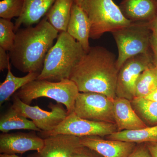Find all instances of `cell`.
<instances>
[{
  "label": "cell",
  "instance_id": "cell-1",
  "mask_svg": "<svg viewBox=\"0 0 157 157\" xmlns=\"http://www.w3.org/2000/svg\"><path fill=\"white\" fill-rule=\"evenodd\" d=\"M118 71L115 55L102 46H94L73 68L69 79L79 92L99 93L113 100Z\"/></svg>",
  "mask_w": 157,
  "mask_h": 157
},
{
  "label": "cell",
  "instance_id": "cell-2",
  "mask_svg": "<svg viewBox=\"0 0 157 157\" xmlns=\"http://www.w3.org/2000/svg\"><path fill=\"white\" fill-rule=\"evenodd\" d=\"M58 33L46 17L35 27L18 29L15 32L14 46L9 52L11 63L24 73H41L46 54Z\"/></svg>",
  "mask_w": 157,
  "mask_h": 157
},
{
  "label": "cell",
  "instance_id": "cell-3",
  "mask_svg": "<svg viewBox=\"0 0 157 157\" xmlns=\"http://www.w3.org/2000/svg\"><path fill=\"white\" fill-rule=\"evenodd\" d=\"M86 53L80 43L67 32L60 33L46 54L37 79L58 82L69 79L73 68Z\"/></svg>",
  "mask_w": 157,
  "mask_h": 157
},
{
  "label": "cell",
  "instance_id": "cell-4",
  "mask_svg": "<svg viewBox=\"0 0 157 157\" xmlns=\"http://www.w3.org/2000/svg\"><path fill=\"white\" fill-rule=\"evenodd\" d=\"M79 93L76 85L69 79L58 82L36 79L22 86L14 94L29 105L34 100L42 97L53 99L64 105L69 114L73 112Z\"/></svg>",
  "mask_w": 157,
  "mask_h": 157
},
{
  "label": "cell",
  "instance_id": "cell-5",
  "mask_svg": "<svg viewBox=\"0 0 157 157\" xmlns=\"http://www.w3.org/2000/svg\"><path fill=\"white\" fill-rule=\"evenodd\" d=\"M81 7L90 21V39H99L105 33H112L132 23L113 0H83Z\"/></svg>",
  "mask_w": 157,
  "mask_h": 157
},
{
  "label": "cell",
  "instance_id": "cell-6",
  "mask_svg": "<svg viewBox=\"0 0 157 157\" xmlns=\"http://www.w3.org/2000/svg\"><path fill=\"white\" fill-rule=\"evenodd\" d=\"M112 34L118 51L117 59L118 70L129 59L151 51V40L153 33L147 23L132 22Z\"/></svg>",
  "mask_w": 157,
  "mask_h": 157
},
{
  "label": "cell",
  "instance_id": "cell-7",
  "mask_svg": "<svg viewBox=\"0 0 157 157\" xmlns=\"http://www.w3.org/2000/svg\"><path fill=\"white\" fill-rule=\"evenodd\" d=\"M117 132L116 124L89 120L79 117L74 112L68 114L64 120L49 132H40V137L46 138L53 135H68L79 137L87 136H108Z\"/></svg>",
  "mask_w": 157,
  "mask_h": 157
},
{
  "label": "cell",
  "instance_id": "cell-8",
  "mask_svg": "<svg viewBox=\"0 0 157 157\" xmlns=\"http://www.w3.org/2000/svg\"><path fill=\"white\" fill-rule=\"evenodd\" d=\"M113 100L99 93L79 92L73 112L85 119L115 124Z\"/></svg>",
  "mask_w": 157,
  "mask_h": 157
},
{
  "label": "cell",
  "instance_id": "cell-9",
  "mask_svg": "<svg viewBox=\"0 0 157 157\" xmlns=\"http://www.w3.org/2000/svg\"><path fill=\"white\" fill-rule=\"evenodd\" d=\"M13 104L11 106L18 113L30 119L43 132L53 131L68 115L67 109L61 104L49 103L50 111L41 109L38 106H31L23 102L15 94L12 96Z\"/></svg>",
  "mask_w": 157,
  "mask_h": 157
},
{
  "label": "cell",
  "instance_id": "cell-10",
  "mask_svg": "<svg viewBox=\"0 0 157 157\" xmlns=\"http://www.w3.org/2000/svg\"><path fill=\"white\" fill-rule=\"evenodd\" d=\"M153 65L151 51L127 60L119 70L116 97L132 101L135 98V85L137 78L144 71Z\"/></svg>",
  "mask_w": 157,
  "mask_h": 157
},
{
  "label": "cell",
  "instance_id": "cell-11",
  "mask_svg": "<svg viewBox=\"0 0 157 157\" xmlns=\"http://www.w3.org/2000/svg\"><path fill=\"white\" fill-rule=\"evenodd\" d=\"M44 139L34 132L2 133L0 135V153L2 154L16 155L26 152L41 150Z\"/></svg>",
  "mask_w": 157,
  "mask_h": 157
},
{
  "label": "cell",
  "instance_id": "cell-12",
  "mask_svg": "<svg viewBox=\"0 0 157 157\" xmlns=\"http://www.w3.org/2000/svg\"><path fill=\"white\" fill-rule=\"evenodd\" d=\"M44 146L41 150L27 157H73L82 146L80 137L68 135H58L43 138Z\"/></svg>",
  "mask_w": 157,
  "mask_h": 157
},
{
  "label": "cell",
  "instance_id": "cell-13",
  "mask_svg": "<svg viewBox=\"0 0 157 157\" xmlns=\"http://www.w3.org/2000/svg\"><path fill=\"white\" fill-rule=\"evenodd\" d=\"M80 142L103 157H128L136 146L133 142L104 140L98 136L80 137Z\"/></svg>",
  "mask_w": 157,
  "mask_h": 157
},
{
  "label": "cell",
  "instance_id": "cell-14",
  "mask_svg": "<svg viewBox=\"0 0 157 157\" xmlns=\"http://www.w3.org/2000/svg\"><path fill=\"white\" fill-rule=\"evenodd\" d=\"M113 115L117 132L146 128V124L135 112L131 101L116 97L113 99Z\"/></svg>",
  "mask_w": 157,
  "mask_h": 157
},
{
  "label": "cell",
  "instance_id": "cell-15",
  "mask_svg": "<svg viewBox=\"0 0 157 157\" xmlns=\"http://www.w3.org/2000/svg\"><path fill=\"white\" fill-rule=\"evenodd\" d=\"M119 6L132 22L148 23L157 14V0H122Z\"/></svg>",
  "mask_w": 157,
  "mask_h": 157
},
{
  "label": "cell",
  "instance_id": "cell-16",
  "mask_svg": "<svg viewBox=\"0 0 157 157\" xmlns=\"http://www.w3.org/2000/svg\"><path fill=\"white\" fill-rule=\"evenodd\" d=\"M90 24L87 15L81 6L75 3L71 9L67 33L80 43L87 52L91 46L89 43Z\"/></svg>",
  "mask_w": 157,
  "mask_h": 157
},
{
  "label": "cell",
  "instance_id": "cell-17",
  "mask_svg": "<svg viewBox=\"0 0 157 157\" xmlns=\"http://www.w3.org/2000/svg\"><path fill=\"white\" fill-rule=\"evenodd\" d=\"M56 0H24L22 13L14 23V32L22 25L32 26L38 23Z\"/></svg>",
  "mask_w": 157,
  "mask_h": 157
},
{
  "label": "cell",
  "instance_id": "cell-18",
  "mask_svg": "<svg viewBox=\"0 0 157 157\" xmlns=\"http://www.w3.org/2000/svg\"><path fill=\"white\" fill-rule=\"evenodd\" d=\"M75 0H56L46 14L52 26L59 33L67 32Z\"/></svg>",
  "mask_w": 157,
  "mask_h": 157
},
{
  "label": "cell",
  "instance_id": "cell-19",
  "mask_svg": "<svg viewBox=\"0 0 157 157\" xmlns=\"http://www.w3.org/2000/svg\"><path fill=\"white\" fill-rule=\"evenodd\" d=\"M40 73L32 72L23 77H17L11 72V66L9 65L6 79L0 85V105L2 106L8 101L21 88L36 79Z\"/></svg>",
  "mask_w": 157,
  "mask_h": 157
},
{
  "label": "cell",
  "instance_id": "cell-20",
  "mask_svg": "<svg viewBox=\"0 0 157 157\" xmlns=\"http://www.w3.org/2000/svg\"><path fill=\"white\" fill-rule=\"evenodd\" d=\"M14 130H29L42 132L33 121L18 113L11 107L0 117V131L8 133Z\"/></svg>",
  "mask_w": 157,
  "mask_h": 157
},
{
  "label": "cell",
  "instance_id": "cell-21",
  "mask_svg": "<svg viewBox=\"0 0 157 157\" xmlns=\"http://www.w3.org/2000/svg\"><path fill=\"white\" fill-rule=\"evenodd\" d=\"M107 139L138 144L157 142V125L137 130L116 132L107 136Z\"/></svg>",
  "mask_w": 157,
  "mask_h": 157
},
{
  "label": "cell",
  "instance_id": "cell-22",
  "mask_svg": "<svg viewBox=\"0 0 157 157\" xmlns=\"http://www.w3.org/2000/svg\"><path fill=\"white\" fill-rule=\"evenodd\" d=\"M157 88V68L153 65L144 71L135 85V98H145Z\"/></svg>",
  "mask_w": 157,
  "mask_h": 157
},
{
  "label": "cell",
  "instance_id": "cell-23",
  "mask_svg": "<svg viewBox=\"0 0 157 157\" xmlns=\"http://www.w3.org/2000/svg\"><path fill=\"white\" fill-rule=\"evenodd\" d=\"M133 108L144 123L157 124V102L144 98H135L131 101Z\"/></svg>",
  "mask_w": 157,
  "mask_h": 157
},
{
  "label": "cell",
  "instance_id": "cell-24",
  "mask_svg": "<svg viewBox=\"0 0 157 157\" xmlns=\"http://www.w3.org/2000/svg\"><path fill=\"white\" fill-rule=\"evenodd\" d=\"M15 36L14 24L11 20L0 18V47L10 52L14 46Z\"/></svg>",
  "mask_w": 157,
  "mask_h": 157
},
{
  "label": "cell",
  "instance_id": "cell-25",
  "mask_svg": "<svg viewBox=\"0 0 157 157\" xmlns=\"http://www.w3.org/2000/svg\"><path fill=\"white\" fill-rule=\"evenodd\" d=\"M24 6V0H1L0 17L11 20L21 15Z\"/></svg>",
  "mask_w": 157,
  "mask_h": 157
},
{
  "label": "cell",
  "instance_id": "cell-26",
  "mask_svg": "<svg viewBox=\"0 0 157 157\" xmlns=\"http://www.w3.org/2000/svg\"><path fill=\"white\" fill-rule=\"evenodd\" d=\"M73 157H103L94 150L82 145L73 155Z\"/></svg>",
  "mask_w": 157,
  "mask_h": 157
},
{
  "label": "cell",
  "instance_id": "cell-27",
  "mask_svg": "<svg viewBox=\"0 0 157 157\" xmlns=\"http://www.w3.org/2000/svg\"><path fill=\"white\" fill-rule=\"evenodd\" d=\"M128 157H152L146 144L136 145V147Z\"/></svg>",
  "mask_w": 157,
  "mask_h": 157
},
{
  "label": "cell",
  "instance_id": "cell-28",
  "mask_svg": "<svg viewBox=\"0 0 157 157\" xmlns=\"http://www.w3.org/2000/svg\"><path fill=\"white\" fill-rule=\"evenodd\" d=\"M6 50L0 47V70L4 71L8 70L10 63H9V55L7 54Z\"/></svg>",
  "mask_w": 157,
  "mask_h": 157
},
{
  "label": "cell",
  "instance_id": "cell-29",
  "mask_svg": "<svg viewBox=\"0 0 157 157\" xmlns=\"http://www.w3.org/2000/svg\"><path fill=\"white\" fill-rule=\"evenodd\" d=\"M151 48L153 58V64L157 68V35L152 36L151 40Z\"/></svg>",
  "mask_w": 157,
  "mask_h": 157
},
{
  "label": "cell",
  "instance_id": "cell-30",
  "mask_svg": "<svg viewBox=\"0 0 157 157\" xmlns=\"http://www.w3.org/2000/svg\"><path fill=\"white\" fill-rule=\"evenodd\" d=\"M152 157H157V142L145 143Z\"/></svg>",
  "mask_w": 157,
  "mask_h": 157
},
{
  "label": "cell",
  "instance_id": "cell-31",
  "mask_svg": "<svg viewBox=\"0 0 157 157\" xmlns=\"http://www.w3.org/2000/svg\"><path fill=\"white\" fill-rule=\"evenodd\" d=\"M149 28L151 31L153 35H157V14L151 22L147 23Z\"/></svg>",
  "mask_w": 157,
  "mask_h": 157
},
{
  "label": "cell",
  "instance_id": "cell-32",
  "mask_svg": "<svg viewBox=\"0 0 157 157\" xmlns=\"http://www.w3.org/2000/svg\"><path fill=\"white\" fill-rule=\"evenodd\" d=\"M147 100L156 101L157 102V88L151 94L144 98Z\"/></svg>",
  "mask_w": 157,
  "mask_h": 157
},
{
  "label": "cell",
  "instance_id": "cell-33",
  "mask_svg": "<svg viewBox=\"0 0 157 157\" xmlns=\"http://www.w3.org/2000/svg\"><path fill=\"white\" fill-rule=\"evenodd\" d=\"M0 157H21L16 155H7V154H1L0 155Z\"/></svg>",
  "mask_w": 157,
  "mask_h": 157
},
{
  "label": "cell",
  "instance_id": "cell-34",
  "mask_svg": "<svg viewBox=\"0 0 157 157\" xmlns=\"http://www.w3.org/2000/svg\"><path fill=\"white\" fill-rule=\"evenodd\" d=\"M83 0H75L74 3L76 4V5L79 6H81Z\"/></svg>",
  "mask_w": 157,
  "mask_h": 157
}]
</instances>
